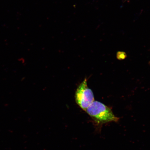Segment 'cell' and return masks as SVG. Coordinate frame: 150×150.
I'll use <instances>...</instances> for the list:
<instances>
[{"label": "cell", "mask_w": 150, "mask_h": 150, "mask_svg": "<svg viewBox=\"0 0 150 150\" xmlns=\"http://www.w3.org/2000/svg\"><path fill=\"white\" fill-rule=\"evenodd\" d=\"M86 111L98 124L117 122L119 120V118L114 115L111 109L98 101H94Z\"/></svg>", "instance_id": "1"}, {"label": "cell", "mask_w": 150, "mask_h": 150, "mask_svg": "<svg viewBox=\"0 0 150 150\" xmlns=\"http://www.w3.org/2000/svg\"><path fill=\"white\" fill-rule=\"evenodd\" d=\"M75 99L78 105L85 111L95 101L93 92L88 87L87 79L85 78L77 88Z\"/></svg>", "instance_id": "2"}, {"label": "cell", "mask_w": 150, "mask_h": 150, "mask_svg": "<svg viewBox=\"0 0 150 150\" xmlns=\"http://www.w3.org/2000/svg\"><path fill=\"white\" fill-rule=\"evenodd\" d=\"M127 57L126 53L125 52H119L117 53V58L120 60L124 59Z\"/></svg>", "instance_id": "3"}]
</instances>
